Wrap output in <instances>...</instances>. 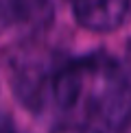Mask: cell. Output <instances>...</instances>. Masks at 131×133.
Returning a JSON list of instances; mask_svg holds the SVG:
<instances>
[{
	"instance_id": "obj_1",
	"label": "cell",
	"mask_w": 131,
	"mask_h": 133,
	"mask_svg": "<svg viewBox=\"0 0 131 133\" xmlns=\"http://www.w3.org/2000/svg\"><path fill=\"white\" fill-rule=\"evenodd\" d=\"M96 87L90 96V111L103 124L122 129L131 124V83L109 63L94 65Z\"/></svg>"
},
{
	"instance_id": "obj_2",
	"label": "cell",
	"mask_w": 131,
	"mask_h": 133,
	"mask_svg": "<svg viewBox=\"0 0 131 133\" xmlns=\"http://www.w3.org/2000/svg\"><path fill=\"white\" fill-rule=\"evenodd\" d=\"M74 18L83 29L96 33L116 31L131 15V0H72Z\"/></svg>"
},
{
	"instance_id": "obj_3",
	"label": "cell",
	"mask_w": 131,
	"mask_h": 133,
	"mask_svg": "<svg viewBox=\"0 0 131 133\" xmlns=\"http://www.w3.org/2000/svg\"><path fill=\"white\" fill-rule=\"evenodd\" d=\"M50 20V0H0V22L2 24L46 26Z\"/></svg>"
},
{
	"instance_id": "obj_4",
	"label": "cell",
	"mask_w": 131,
	"mask_h": 133,
	"mask_svg": "<svg viewBox=\"0 0 131 133\" xmlns=\"http://www.w3.org/2000/svg\"><path fill=\"white\" fill-rule=\"evenodd\" d=\"M87 79V65L85 63H70L55 72L50 76V87H53V98L59 107L68 109L79 101V96L83 94Z\"/></svg>"
},
{
	"instance_id": "obj_5",
	"label": "cell",
	"mask_w": 131,
	"mask_h": 133,
	"mask_svg": "<svg viewBox=\"0 0 131 133\" xmlns=\"http://www.w3.org/2000/svg\"><path fill=\"white\" fill-rule=\"evenodd\" d=\"M53 133H98V131L83 127V124H63V127H57Z\"/></svg>"
},
{
	"instance_id": "obj_6",
	"label": "cell",
	"mask_w": 131,
	"mask_h": 133,
	"mask_svg": "<svg viewBox=\"0 0 131 133\" xmlns=\"http://www.w3.org/2000/svg\"><path fill=\"white\" fill-rule=\"evenodd\" d=\"M0 133H15V127L7 114H0Z\"/></svg>"
}]
</instances>
